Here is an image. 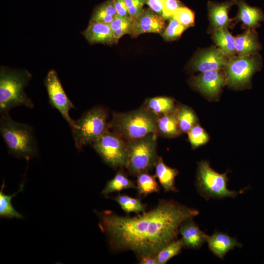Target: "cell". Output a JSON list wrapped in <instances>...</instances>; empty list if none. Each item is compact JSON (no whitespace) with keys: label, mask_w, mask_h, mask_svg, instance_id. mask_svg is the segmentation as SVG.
<instances>
[{"label":"cell","mask_w":264,"mask_h":264,"mask_svg":"<svg viewBox=\"0 0 264 264\" xmlns=\"http://www.w3.org/2000/svg\"><path fill=\"white\" fill-rule=\"evenodd\" d=\"M96 214L99 227L106 235L110 250L132 251L138 259L156 255L177 239L181 224L199 212L174 200L163 199L150 211L134 217L123 216L109 210Z\"/></svg>","instance_id":"cell-1"},{"label":"cell","mask_w":264,"mask_h":264,"mask_svg":"<svg viewBox=\"0 0 264 264\" xmlns=\"http://www.w3.org/2000/svg\"><path fill=\"white\" fill-rule=\"evenodd\" d=\"M158 118V115L143 106L126 112L113 113L109 123V129L127 142L157 133Z\"/></svg>","instance_id":"cell-2"},{"label":"cell","mask_w":264,"mask_h":264,"mask_svg":"<svg viewBox=\"0 0 264 264\" xmlns=\"http://www.w3.org/2000/svg\"><path fill=\"white\" fill-rule=\"evenodd\" d=\"M32 74L25 69H14L4 66L0 68V113H9L12 109L24 106L32 109V100L24 92Z\"/></svg>","instance_id":"cell-3"},{"label":"cell","mask_w":264,"mask_h":264,"mask_svg":"<svg viewBox=\"0 0 264 264\" xmlns=\"http://www.w3.org/2000/svg\"><path fill=\"white\" fill-rule=\"evenodd\" d=\"M0 133L10 154L27 160L38 155L33 128L27 124L13 120L9 113L1 114Z\"/></svg>","instance_id":"cell-4"},{"label":"cell","mask_w":264,"mask_h":264,"mask_svg":"<svg viewBox=\"0 0 264 264\" xmlns=\"http://www.w3.org/2000/svg\"><path fill=\"white\" fill-rule=\"evenodd\" d=\"M109 123L103 107L95 106L85 112L71 128L77 149L80 150L100 138L109 130Z\"/></svg>","instance_id":"cell-5"},{"label":"cell","mask_w":264,"mask_h":264,"mask_svg":"<svg viewBox=\"0 0 264 264\" xmlns=\"http://www.w3.org/2000/svg\"><path fill=\"white\" fill-rule=\"evenodd\" d=\"M157 133L126 142L128 159L126 168L131 175L148 172L155 167L158 158Z\"/></svg>","instance_id":"cell-6"},{"label":"cell","mask_w":264,"mask_h":264,"mask_svg":"<svg viewBox=\"0 0 264 264\" xmlns=\"http://www.w3.org/2000/svg\"><path fill=\"white\" fill-rule=\"evenodd\" d=\"M228 178L227 172L220 174L214 170L206 161L198 164L196 188L199 194L205 199L235 198L242 193L227 188Z\"/></svg>","instance_id":"cell-7"},{"label":"cell","mask_w":264,"mask_h":264,"mask_svg":"<svg viewBox=\"0 0 264 264\" xmlns=\"http://www.w3.org/2000/svg\"><path fill=\"white\" fill-rule=\"evenodd\" d=\"M103 160L112 168L126 167L128 159L126 142L112 131H107L92 143Z\"/></svg>","instance_id":"cell-8"},{"label":"cell","mask_w":264,"mask_h":264,"mask_svg":"<svg viewBox=\"0 0 264 264\" xmlns=\"http://www.w3.org/2000/svg\"><path fill=\"white\" fill-rule=\"evenodd\" d=\"M260 66V61L257 56L233 57L226 67L228 85L234 88L249 85L252 76Z\"/></svg>","instance_id":"cell-9"},{"label":"cell","mask_w":264,"mask_h":264,"mask_svg":"<svg viewBox=\"0 0 264 264\" xmlns=\"http://www.w3.org/2000/svg\"><path fill=\"white\" fill-rule=\"evenodd\" d=\"M44 84L50 105L59 111L71 128L75 121L70 117L69 112L71 109H75V107L67 96L55 70L51 69L48 71Z\"/></svg>","instance_id":"cell-10"},{"label":"cell","mask_w":264,"mask_h":264,"mask_svg":"<svg viewBox=\"0 0 264 264\" xmlns=\"http://www.w3.org/2000/svg\"><path fill=\"white\" fill-rule=\"evenodd\" d=\"M165 20L150 8L144 9L138 15L132 18L130 35L136 37L142 34H162L165 30Z\"/></svg>","instance_id":"cell-11"},{"label":"cell","mask_w":264,"mask_h":264,"mask_svg":"<svg viewBox=\"0 0 264 264\" xmlns=\"http://www.w3.org/2000/svg\"><path fill=\"white\" fill-rule=\"evenodd\" d=\"M229 60L220 49L213 48L200 53L192 60L193 70L204 72L226 68Z\"/></svg>","instance_id":"cell-12"},{"label":"cell","mask_w":264,"mask_h":264,"mask_svg":"<svg viewBox=\"0 0 264 264\" xmlns=\"http://www.w3.org/2000/svg\"><path fill=\"white\" fill-rule=\"evenodd\" d=\"M225 81V75L220 70L202 72L192 79L193 86L210 98L218 95Z\"/></svg>","instance_id":"cell-13"},{"label":"cell","mask_w":264,"mask_h":264,"mask_svg":"<svg viewBox=\"0 0 264 264\" xmlns=\"http://www.w3.org/2000/svg\"><path fill=\"white\" fill-rule=\"evenodd\" d=\"M179 234L181 236L184 247L198 249L206 242L207 235L194 221L193 218L184 221L180 226Z\"/></svg>","instance_id":"cell-14"},{"label":"cell","mask_w":264,"mask_h":264,"mask_svg":"<svg viewBox=\"0 0 264 264\" xmlns=\"http://www.w3.org/2000/svg\"><path fill=\"white\" fill-rule=\"evenodd\" d=\"M206 242L210 250L219 258L223 259L225 255L235 247H241L242 244L236 238L227 234L216 231L211 236L207 235Z\"/></svg>","instance_id":"cell-15"},{"label":"cell","mask_w":264,"mask_h":264,"mask_svg":"<svg viewBox=\"0 0 264 264\" xmlns=\"http://www.w3.org/2000/svg\"><path fill=\"white\" fill-rule=\"evenodd\" d=\"M82 34L91 44H102L111 45L117 43L109 24L89 22Z\"/></svg>","instance_id":"cell-16"},{"label":"cell","mask_w":264,"mask_h":264,"mask_svg":"<svg viewBox=\"0 0 264 264\" xmlns=\"http://www.w3.org/2000/svg\"><path fill=\"white\" fill-rule=\"evenodd\" d=\"M237 2L236 0L222 3L209 2L208 7L212 26L216 29L229 26L230 20L228 12L231 7Z\"/></svg>","instance_id":"cell-17"},{"label":"cell","mask_w":264,"mask_h":264,"mask_svg":"<svg viewBox=\"0 0 264 264\" xmlns=\"http://www.w3.org/2000/svg\"><path fill=\"white\" fill-rule=\"evenodd\" d=\"M155 167V176L165 192H177L178 190L175 186V179L178 171L166 165L161 157H158Z\"/></svg>","instance_id":"cell-18"},{"label":"cell","mask_w":264,"mask_h":264,"mask_svg":"<svg viewBox=\"0 0 264 264\" xmlns=\"http://www.w3.org/2000/svg\"><path fill=\"white\" fill-rule=\"evenodd\" d=\"M157 130V132L166 137H175L180 134L181 131L178 125L176 109L158 116Z\"/></svg>","instance_id":"cell-19"},{"label":"cell","mask_w":264,"mask_h":264,"mask_svg":"<svg viewBox=\"0 0 264 264\" xmlns=\"http://www.w3.org/2000/svg\"><path fill=\"white\" fill-rule=\"evenodd\" d=\"M238 4L239 12L237 19L246 26L255 27L264 20V15L261 9L249 6L242 0L238 1Z\"/></svg>","instance_id":"cell-20"},{"label":"cell","mask_w":264,"mask_h":264,"mask_svg":"<svg viewBox=\"0 0 264 264\" xmlns=\"http://www.w3.org/2000/svg\"><path fill=\"white\" fill-rule=\"evenodd\" d=\"M237 52L240 56H251L260 48V44L254 31L248 30L235 38Z\"/></svg>","instance_id":"cell-21"},{"label":"cell","mask_w":264,"mask_h":264,"mask_svg":"<svg viewBox=\"0 0 264 264\" xmlns=\"http://www.w3.org/2000/svg\"><path fill=\"white\" fill-rule=\"evenodd\" d=\"M213 39L219 46V49L227 56L233 57L236 53L235 38L226 27L215 29L213 34Z\"/></svg>","instance_id":"cell-22"},{"label":"cell","mask_w":264,"mask_h":264,"mask_svg":"<svg viewBox=\"0 0 264 264\" xmlns=\"http://www.w3.org/2000/svg\"><path fill=\"white\" fill-rule=\"evenodd\" d=\"M144 106L151 112L160 116L176 110L174 100L166 96H157L146 100Z\"/></svg>","instance_id":"cell-23"},{"label":"cell","mask_w":264,"mask_h":264,"mask_svg":"<svg viewBox=\"0 0 264 264\" xmlns=\"http://www.w3.org/2000/svg\"><path fill=\"white\" fill-rule=\"evenodd\" d=\"M113 0H108L96 7L89 22L110 24L117 15Z\"/></svg>","instance_id":"cell-24"},{"label":"cell","mask_w":264,"mask_h":264,"mask_svg":"<svg viewBox=\"0 0 264 264\" xmlns=\"http://www.w3.org/2000/svg\"><path fill=\"white\" fill-rule=\"evenodd\" d=\"M133 188H136V185L134 182L129 179L123 172L119 171L111 179L108 181L101 194L107 196L113 192Z\"/></svg>","instance_id":"cell-25"},{"label":"cell","mask_w":264,"mask_h":264,"mask_svg":"<svg viewBox=\"0 0 264 264\" xmlns=\"http://www.w3.org/2000/svg\"><path fill=\"white\" fill-rule=\"evenodd\" d=\"M5 187L4 181L3 182L0 191V216L8 218H16L21 219L22 218V215L17 211L11 204V199L13 197L16 196L19 192L23 191L24 184L21 183L19 189L17 192L11 195H5L3 192V189Z\"/></svg>","instance_id":"cell-26"},{"label":"cell","mask_w":264,"mask_h":264,"mask_svg":"<svg viewBox=\"0 0 264 264\" xmlns=\"http://www.w3.org/2000/svg\"><path fill=\"white\" fill-rule=\"evenodd\" d=\"M136 176V189L139 195L147 196L158 192L159 187L155 176L150 175L148 172H143Z\"/></svg>","instance_id":"cell-27"},{"label":"cell","mask_w":264,"mask_h":264,"mask_svg":"<svg viewBox=\"0 0 264 264\" xmlns=\"http://www.w3.org/2000/svg\"><path fill=\"white\" fill-rule=\"evenodd\" d=\"M113 199L127 214L134 213L138 214L145 211L146 205L139 198L119 194L113 198Z\"/></svg>","instance_id":"cell-28"},{"label":"cell","mask_w":264,"mask_h":264,"mask_svg":"<svg viewBox=\"0 0 264 264\" xmlns=\"http://www.w3.org/2000/svg\"><path fill=\"white\" fill-rule=\"evenodd\" d=\"M178 125L181 132H188L197 124L198 118L194 111L185 105L176 108Z\"/></svg>","instance_id":"cell-29"},{"label":"cell","mask_w":264,"mask_h":264,"mask_svg":"<svg viewBox=\"0 0 264 264\" xmlns=\"http://www.w3.org/2000/svg\"><path fill=\"white\" fill-rule=\"evenodd\" d=\"M184 245L181 239H176L169 243L156 254L157 264H166L170 259L180 253Z\"/></svg>","instance_id":"cell-30"},{"label":"cell","mask_w":264,"mask_h":264,"mask_svg":"<svg viewBox=\"0 0 264 264\" xmlns=\"http://www.w3.org/2000/svg\"><path fill=\"white\" fill-rule=\"evenodd\" d=\"M131 22L132 18L123 17L117 14L109 24L117 42L123 35L130 34Z\"/></svg>","instance_id":"cell-31"},{"label":"cell","mask_w":264,"mask_h":264,"mask_svg":"<svg viewBox=\"0 0 264 264\" xmlns=\"http://www.w3.org/2000/svg\"><path fill=\"white\" fill-rule=\"evenodd\" d=\"M189 142L193 148H197L206 144L209 136L203 128L197 124L187 132Z\"/></svg>","instance_id":"cell-32"},{"label":"cell","mask_w":264,"mask_h":264,"mask_svg":"<svg viewBox=\"0 0 264 264\" xmlns=\"http://www.w3.org/2000/svg\"><path fill=\"white\" fill-rule=\"evenodd\" d=\"M187 28L180 23L175 19H170L167 27L162 34L163 39L171 41L179 38Z\"/></svg>","instance_id":"cell-33"},{"label":"cell","mask_w":264,"mask_h":264,"mask_svg":"<svg viewBox=\"0 0 264 264\" xmlns=\"http://www.w3.org/2000/svg\"><path fill=\"white\" fill-rule=\"evenodd\" d=\"M172 18L187 28L194 24L195 15L189 8L181 6L175 11Z\"/></svg>","instance_id":"cell-34"},{"label":"cell","mask_w":264,"mask_h":264,"mask_svg":"<svg viewBox=\"0 0 264 264\" xmlns=\"http://www.w3.org/2000/svg\"><path fill=\"white\" fill-rule=\"evenodd\" d=\"M183 6L178 0H167L163 7L162 17L165 20L170 19L175 11Z\"/></svg>","instance_id":"cell-35"},{"label":"cell","mask_w":264,"mask_h":264,"mask_svg":"<svg viewBox=\"0 0 264 264\" xmlns=\"http://www.w3.org/2000/svg\"><path fill=\"white\" fill-rule=\"evenodd\" d=\"M117 14L123 17H130L128 8L126 4L125 0H113Z\"/></svg>","instance_id":"cell-36"},{"label":"cell","mask_w":264,"mask_h":264,"mask_svg":"<svg viewBox=\"0 0 264 264\" xmlns=\"http://www.w3.org/2000/svg\"><path fill=\"white\" fill-rule=\"evenodd\" d=\"M167 0H147L146 3L151 9L162 17V9Z\"/></svg>","instance_id":"cell-37"},{"label":"cell","mask_w":264,"mask_h":264,"mask_svg":"<svg viewBox=\"0 0 264 264\" xmlns=\"http://www.w3.org/2000/svg\"><path fill=\"white\" fill-rule=\"evenodd\" d=\"M140 264H157L156 255H148L138 259Z\"/></svg>","instance_id":"cell-38"},{"label":"cell","mask_w":264,"mask_h":264,"mask_svg":"<svg viewBox=\"0 0 264 264\" xmlns=\"http://www.w3.org/2000/svg\"><path fill=\"white\" fill-rule=\"evenodd\" d=\"M147 0H125L126 4L129 8V7L133 6L141 2H147Z\"/></svg>","instance_id":"cell-39"}]
</instances>
